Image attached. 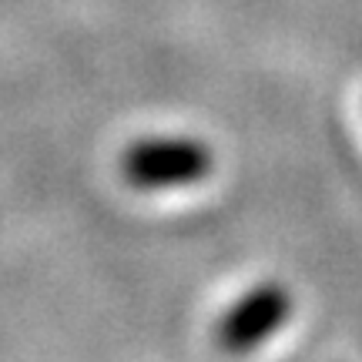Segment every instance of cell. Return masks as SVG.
I'll return each mask as SVG.
<instances>
[{"instance_id": "1", "label": "cell", "mask_w": 362, "mask_h": 362, "mask_svg": "<svg viewBox=\"0 0 362 362\" xmlns=\"http://www.w3.org/2000/svg\"><path fill=\"white\" fill-rule=\"evenodd\" d=\"M121 171L141 192L185 188L215 171V151L198 138H144L124 151Z\"/></svg>"}, {"instance_id": "2", "label": "cell", "mask_w": 362, "mask_h": 362, "mask_svg": "<svg viewBox=\"0 0 362 362\" xmlns=\"http://www.w3.org/2000/svg\"><path fill=\"white\" fill-rule=\"evenodd\" d=\"M296 309V298H292V288L282 282H259L252 285L245 296L238 298L235 305L218 315L215 322V346L221 352H232V356H245V352H255L272 339Z\"/></svg>"}]
</instances>
